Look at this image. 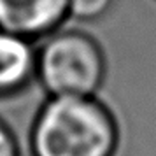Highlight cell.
Masks as SVG:
<instances>
[{"label": "cell", "mask_w": 156, "mask_h": 156, "mask_svg": "<svg viewBox=\"0 0 156 156\" xmlns=\"http://www.w3.org/2000/svg\"><path fill=\"white\" fill-rule=\"evenodd\" d=\"M119 123L105 102L93 97H48L30 126L32 156H114Z\"/></svg>", "instance_id": "obj_1"}, {"label": "cell", "mask_w": 156, "mask_h": 156, "mask_svg": "<svg viewBox=\"0 0 156 156\" xmlns=\"http://www.w3.org/2000/svg\"><path fill=\"white\" fill-rule=\"evenodd\" d=\"M105 77V51L83 30L62 27L37 42V83L48 97H93Z\"/></svg>", "instance_id": "obj_2"}, {"label": "cell", "mask_w": 156, "mask_h": 156, "mask_svg": "<svg viewBox=\"0 0 156 156\" xmlns=\"http://www.w3.org/2000/svg\"><path fill=\"white\" fill-rule=\"evenodd\" d=\"M69 20V0H0V28L42 41Z\"/></svg>", "instance_id": "obj_3"}, {"label": "cell", "mask_w": 156, "mask_h": 156, "mask_svg": "<svg viewBox=\"0 0 156 156\" xmlns=\"http://www.w3.org/2000/svg\"><path fill=\"white\" fill-rule=\"evenodd\" d=\"M37 81V42L0 28V98H12Z\"/></svg>", "instance_id": "obj_4"}, {"label": "cell", "mask_w": 156, "mask_h": 156, "mask_svg": "<svg viewBox=\"0 0 156 156\" xmlns=\"http://www.w3.org/2000/svg\"><path fill=\"white\" fill-rule=\"evenodd\" d=\"M114 0H69V20L98 21L111 11Z\"/></svg>", "instance_id": "obj_5"}, {"label": "cell", "mask_w": 156, "mask_h": 156, "mask_svg": "<svg viewBox=\"0 0 156 156\" xmlns=\"http://www.w3.org/2000/svg\"><path fill=\"white\" fill-rule=\"evenodd\" d=\"M21 151L23 149L14 130L0 116V156H20Z\"/></svg>", "instance_id": "obj_6"}, {"label": "cell", "mask_w": 156, "mask_h": 156, "mask_svg": "<svg viewBox=\"0 0 156 156\" xmlns=\"http://www.w3.org/2000/svg\"><path fill=\"white\" fill-rule=\"evenodd\" d=\"M20 156H32V154H30V151H27V153H25V151H21V154H20Z\"/></svg>", "instance_id": "obj_7"}]
</instances>
